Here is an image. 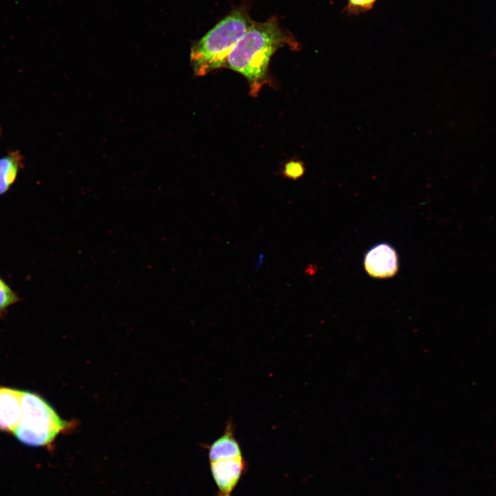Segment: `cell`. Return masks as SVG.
<instances>
[{"mask_svg": "<svg viewBox=\"0 0 496 496\" xmlns=\"http://www.w3.org/2000/svg\"><path fill=\"white\" fill-rule=\"evenodd\" d=\"M288 45L298 50L293 36L282 28L276 17L264 22H254L229 54L225 67L243 75L250 94L256 96L267 82L271 56L279 48Z\"/></svg>", "mask_w": 496, "mask_h": 496, "instance_id": "cell-1", "label": "cell"}, {"mask_svg": "<svg viewBox=\"0 0 496 496\" xmlns=\"http://www.w3.org/2000/svg\"><path fill=\"white\" fill-rule=\"evenodd\" d=\"M254 22L244 7L236 8L194 43L190 61L195 75L205 76L225 66L230 52Z\"/></svg>", "mask_w": 496, "mask_h": 496, "instance_id": "cell-2", "label": "cell"}, {"mask_svg": "<svg viewBox=\"0 0 496 496\" xmlns=\"http://www.w3.org/2000/svg\"><path fill=\"white\" fill-rule=\"evenodd\" d=\"M73 426L63 420L40 395L28 391L21 393V417L12 432L23 444L31 446H48L56 436Z\"/></svg>", "mask_w": 496, "mask_h": 496, "instance_id": "cell-3", "label": "cell"}, {"mask_svg": "<svg viewBox=\"0 0 496 496\" xmlns=\"http://www.w3.org/2000/svg\"><path fill=\"white\" fill-rule=\"evenodd\" d=\"M364 267L368 275L374 278L394 276L399 268L396 250L387 242L374 245L364 255Z\"/></svg>", "mask_w": 496, "mask_h": 496, "instance_id": "cell-4", "label": "cell"}, {"mask_svg": "<svg viewBox=\"0 0 496 496\" xmlns=\"http://www.w3.org/2000/svg\"><path fill=\"white\" fill-rule=\"evenodd\" d=\"M209 463L211 475L218 490L217 496H231L245 468L243 456Z\"/></svg>", "mask_w": 496, "mask_h": 496, "instance_id": "cell-5", "label": "cell"}, {"mask_svg": "<svg viewBox=\"0 0 496 496\" xmlns=\"http://www.w3.org/2000/svg\"><path fill=\"white\" fill-rule=\"evenodd\" d=\"M22 391L0 386V431L13 432L21 417Z\"/></svg>", "mask_w": 496, "mask_h": 496, "instance_id": "cell-6", "label": "cell"}, {"mask_svg": "<svg viewBox=\"0 0 496 496\" xmlns=\"http://www.w3.org/2000/svg\"><path fill=\"white\" fill-rule=\"evenodd\" d=\"M208 455L209 462L242 457L231 421L227 422L224 433L209 445Z\"/></svg>", "mask_w": 496, "mask_h": 496, "instance_id": "cell-7", "label": "cell"}, {"mask_svg": "<svg viewBox=\"0 0 496 496\" xmlns=\"http://www.w3.org/2000/svg\"><path fill=\"white\" fill-rule=\"evenodd\" d=\"M24 158L19 150L0 158V196L8 191L23 167Z\"/></svg>", "mask_w": 496, "mask_h": 496, "instance_id": "cell-8", "label": "cell"}, {"mask_svg": "<svg viewBox=\"0 0 496 496\" xmlns=\"http://www.w3.org/2000/svg\"><path fill=\"white\" fill-rule=\"evenodd\" d=\"M20 300L18 294L0 276V314Z\"/></svg>", "mask_w": 496, "mask_h": 496, "instance_id": "cell-9", "label": "cell"}, {"mask_svg": "<svg viewBox=\"0 0 496 496\" xmlns=\"http://www.w3.org/2000/svg\"><path fill=\"white\" fill-rule=\"evenodd\" d=\"M304 164L299 161H291L285 164L283 169V174L285 177L297 180L304 174Z\"/></svg>", "mask_w": 496, "mask_h": 496, "instance_id": "cell-10", "label": "cell"}, {"mask_svg": "<svg viewBox=\"0 0 496 496\" xmlns=\"http://www.w3.org/2000/svg\"><path fill=\"white\" fill-rule=\"evenodd\" d=\"M349 6L353 8H361L369 10L372 7L368 0H349Z\"/></svg>", "mask_w": 496, "mask_h": 496, "instance_id": "cell-11", "label": "cell"}, {"mask_svg": "<svg viewBox=\"0 0 496 496\" xmlns=\"http://www.w3.org/2000/svg\"><path fill=\"white\" fill-rule=\"evenodd\" d=\"M376 0H368L370 6L372 7L373 6V3H375Z\"/></svg>", "mask_w": 496, "mask_h": 496, "instance_id": "cell-12", "label": "cell"}, {"mask_svg": "<svg viewBox=\"0 0 496 496\" xmlns=\"http://www.w3.org/2000/svg\"><path fill=\"white\" fill-rule=\"evenodd\" d=\"M1 127H0V134H1Z\"/></svg>", "mask_w": 496, "mask_h": 496, "instance_id": "cell-13", "label": "cell"}]
</instances>
